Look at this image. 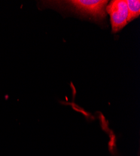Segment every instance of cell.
Masks as SVG:
<instances>
[{
  "instance_id": "cell-2",
  "label": "cell",
  "mask_w": 140,
  "mask_h": 156,
  "mask_svg": "<svg viewBox=\"0 0 140 156\" xmlns=\"http://www.w3.org/2000/svg\"><path fill=\"white\" fill-rule=\"evenodd\" d=\"M110 16L112 32L116 33L128 24V6L126 0H113L106 7Z\"/></svg>"
},
{
  "instance_id": "cell-3",
  "label": "cell",
  "mask_w": 140,
  "mask_h": 156,
  "mask_svg": "<svg viewBox=\"0 0 140 156\" xmlns=\"http://www.w3.org/2000/svg\"><path fill=\"white\" fill-rule=\"evenodd\" d=\"M128 6V23L139 16L140 1L139 0H127Z\"/></svg>"
},
{
  "instance_id": "cell-1",
  "label": "cell",
  "mask_w": 140,
  "mask_h": 156,
  "mask_svg": "<svg viewBox=\"0 0 140 156\" xmlns=\"http://www.w3.org/2000/svg\"><path fill=\"white\" fill-rule=\"evenodd\" d=\"M76 11L100 21L106 17V7L108 1L104 0H72L66 2Z\"/></svg>"
}]
</instances>
